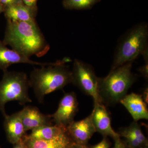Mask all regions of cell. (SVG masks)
<instances>
[{
	"instance_id": "13",
	"label": "cell",
	"mask_w": 148,
	"mask_h": 148,
	"mask_svg": "<svg viewBox=\"0 0 148 148\" xmlns=\"http://www.w3.org/2000/svg\"><path fill=\"white\" fill-rule=\"evenodd\" d=\"M53 63H40L32 61L29 57L0 45V68L4 71H7L9 66L14 64H26L45 66H49Z\"/></svg>"
},
{
	"instance_id": "26",
	"label": "cell",
	"mask_w": 148,
	"mask_h": 148,
	"mask_svg": "<svg viewBox=\"0 0 148 148\" xmlns=\"http://www.w3.org/2000/svg\"><path fill=\"white\" fill-rule=\"evenodd\" d=\"M145 92H144V95H143V99L144 100V101L146 103H148V101H147V100L148 98V88H146L145 90L144 91Z\"/></svg>"
},
{
	"instance_id": "19",
	"label": "cell",
	"mask_w": 148,
	"mask_h": 148,
	"mask_svg": "<svg viewBox=\"0 0 148 148\" xmlns=\"http://www.w3.org/2000/svg\"><path fill=\"white\" fill-rule=\"evenodd\" d=\"M148 49H146L143 52L142 55H143L144 57V60L145 61V64L140 67L139 69V71L142 74L144 77L146 79H148Z\"/></svg>"
},
{
	"instance_id": "9",
	"label": "cell",
	"mask_w": 148,
	"mask_h": 148,
	"mask_svg": "<svg viewBox=\"0 0 148 148\" xmlns=\"http://www.w3.org/2000/svg\"><path fill=\"white\" fill-rule=\"evenodd\" d=\"M94 103V108L91 115L96 132L101 133L104 137H110L114 140L119 138V134L112 127L110 117L106 107L103 103Z\"/></svg>"
},
{
	"instance_id": "2",
	"label": "cell",
	"mask_w": 148,
	"mask_h": 148,
	"mask_svg": "<svg viewBox=\"0 0 148 148\" xmlns=\"http://www.w3.org/2000/svg\"><path fill=\"white\" fill-rule=\"evenodd\" d=\"M71 61L65 57L49 66L35 68L29 78L30 87L40 103H43L46 95L64 88L72 83V72L66 65Z\"/></svg>"
},
{
	"instance_id": "6",
	"label": "cell",
	"mask_w": 148,
	"mask_h": 148,
	"mask_svg": "<svg viewBox=\"0 0 148 148\" xmlns=\"http://www.w3.org/2000/svg\"><path fill=\"white\" fill-rule=\"evenodd\" d=\"M72 72V83L83 92L91 96L94 103H102L98 90V77L92 66L75 59Z\"/></svg>"
},
{
	"instance_id": "27",
	"label": "cell",
	"mask_w": 148,
	"mask_h": 148,
	"mask_svg": "<svg viewBox=\"0 0 148 148\" xmlns=\"http://www.w3.org/2000/svg\"><path fill=\"white\" fill-rule=\"evenodd\" d=\"M5 8L0 3V13H1L3 10H5Z\"/></svg>"
},
{
	"instance_id": "25",
	"label": "cell",
	"mask_w": 148,
	"mask_h": 148,
	"mask_svg": "<svg viewBox=\"0 0 148 148\" xmlns=\"http://www.w3.org/2000/svg\"><path fill=\"white\" fill-rule=\"evenodd\" d=\"M13 148H27L23 143V140H21L20 142L14 144Z\"/></svg>"
},
{
	"instance_id": "29",
	"label": "cell",
	"mask_w": 148,
	"mask_h": 148,
	"mask_svg": "<svg viewBox=\"0 0 148 148\" xmlns=\"http://www.w3.org/2000/svg\"></svg>"
},
{
	"instance_id": "3",
	"label": "cell",
	"mask_w": 148,
	"mask_h": 148,
	"mask_svg": "<svg viewBox=\"0 0 148 148\" xmlns=\"http://www.w3.org/2000/svg\"><path fill=\"white\" fill-rule=\"evenodd\" d=\"M133 62H127L111 70L105 77L98 78V93L102 103L116 104L126 95L136 79L131 71Z\"/></svg>"
},
{
	"instance_id": "12",
	"label": "cell",
	"mask_w": 148,
	"mask_h": 148,
	"mask_svg": "<svg viewBox=\"0 0 148 148\" xmlns=\"http://www.w3.org/2000/svg\"><path fill=\"white\" fill-rule=\"evenodd\" d=\"M22 140L27 148H69L74 143L66 130L50 140H36L24 136Z\"/></svg>"
},
{
	"instance_id": "5",
	"label": "cell",
	"mask_w": 148,
	"mask_h": 148,
	"mask_svg": "<svg viewBox=\"0 0 148 148\" xmlns=\"http://www.w3.org/2000/svg\"><path fill=\"white\" fill-rule=\"evenodd\" d=\"M5 73L0 82V111L4 117L6 115L5 106L7 103L16 101L21 105L31 103L29 97V80L23 72H8Z\"/></svg>"
},
{
	"instance_id": "16",
	"label": "cell",
	"mask_w": 148,
	"mask_h": 148,
	"mask_svg": "<svg viewBox=\"0 0 148 148\" xmlns=\"http://www.w3.org/2000/svg\"><path fill=\"white\" fill-rule=\"evenodd\" d=\"M5 13L8 20L12 21L36 22L37 8L30 7L23 3L5 8Z\"/></svg>"
},
{
	"instance_id": "7",
	"label": "cell",
	"mask_w": 148,
	"mask_h": 148,
	"mask_svg": "<svg viewBox=\"0 0 148 148\" xmlns=\"http://www.w3.org/2000/svg\"><path fill=\"white\" fill-rule=\"evenodd\" d=\"M78 110V103L74 92L65 93L61 98L57 110L51 115L55 125L66 127L74 121Z\"/></svg>"
},
{
	"instance_id": "28",
	"label": "cell",
	"mask_w": 148,
	"mask_h": 148,
	"mask_svg": "<svg viewBox=\"0 0 148 148\" xmlns=\"http://www.w3.org/2000/svg\"><path fill=\"white\" fill-rule=\"evenodd\" d=\"M141 148H148V143L143 146V147H142Z\"/></svg>"
},
{
	"instance_id": "11",
	"label": "cell",
	"mask_w": 148,
	"mask_h": 148,
	"mask_svg": "<svg viewBox=\"0 0 148 148\" xmlns=\"http://www.w3.org/2000/svg\"><path fill=\"white\" fill-rule=\"evenodd\" d=\"M119 102L125 107L134 121L148 119L147 108L142 95L135 93L126 94Z\"/></svg>"
},
{
	"instance_id": "15",
	"label": "cell",
	"mask_w": 148,
	"mask_h": 148,
	"mask_svg": "<svg viewBox=\"0 0 148 148\" xmlns=\"http://www.w3.org/2000/svg\"><path fill=\"white\" fill-rule=\"evenodd\" d=\"M118 134L120 137L125 138V143L131 148H141L148 143L147 139L137 121H134L129 126L121 129Z\"/></svg>"
},
{
	"instance_id": "18",
	"label": "cell",
	"mask_w": 148,
	"mask_h": 148,
	"mask_svg": "<svg viewBox=\"0 0 148 148\" xmlns=\"http://www.w3.org/2000/svg\"><path fill=\"white\" fill-rule=\"evenodd\" d=\"M101 0H63L62 5L67 10H86L91 9Z\"/></svg>"
},
{
	"instance_id": "17",
	"label": "cell",
	"mask_w": 148,
	"mask_h": 148,
	"mask_svg": "<svg viewBox=\"0 0 148 148\" xmlns=\"http://www.w3.org/2000/svg\"><path fill=\"white\" fill-rule=\"evenodd\" d=\"M66 130V127L56 125H46L33 130L31 134L28 137L36 140H50Z\"/></svg>"
},
{
	"instance_id": "1",
	"label": "cell",
	"mask_w": 148,
	"mask_h": 148,
	"mask_svg": "<svg viewBox=\"0 0 148 148\" xmlns=\"http://www.w3.org/2000/svg\"><path fill=\"white\" fill-rule=\"evenodd\" d=\"M4 42L29 58L33 55L43 56L50 49L36 22L8 20Z\"/></svg>"
},
{
	"instance_id": "21",
	"label": "cell",
	"mask_w": 148,
	"mask_h": 148,
	"mask_svg": "<svg viewBox=\"0 0 148 148\" xmlns=\"http://www.w3.org/2000/svg\"><path fill=\"white\" fill-rule=\"evenodd\" d=\"M21 3H23L22 0H0V3L5 8Z\"/></svg>"
},
{
	"instance_id": "10",
	"label": "cell",
	"mask_w": 148,
	"mask_h": 148,
	"mask_svg": "<svg viewBox=\"0 0 148 148\" xmlns=\"http://www.w3.org/2000/svg\"><path fill=\"white\" fill-rule=\"evenodd\" d=\"M26 131L53 125L51 115H46L34 106H25L18 112Z\"/></svg>"
},
{
	"instance_id": "23",
	"label": "cell",
	"mask_w": 148,
	"mask_h": 148,
	"mask_svg": "<svg viewBox=\"0 0 148 148\" xmlns=\"http://www.w3.org/2000/svg\"><path fill=\"white\" fill-rule=\"evenodd\" d=\"M22 1L25 5L30 7L37 8V0H22Z\"/></svg>"
},
{
	"instance_id": "24",
	"label": "cell",
	"mask_w": 148,
	"mask_h": 148,
	"mask_svg": "<svg viewBox=\"0 0 148 148\" xmlns=\"http://www.w3.org/2000/svg\"><path fill=\"white\" fill-rule=\"evenodd\" d=\"M69 148H88L86 145H81L74 143Z\"/></svg>"
},
{
	"instance_id": "8",
	"label": "cell",
	"mask_w": 148,
	"mask_h": 148,
	"mask_svg": "<svg viewBox=\"0 0 148 148\" xmlns=\"http://www.w3.org/2000/svg\"><path fill=\"white\" fill-rule=\"evenodd\" d=\"M66 131L74 143L86 145L96 132L92 115L79 121H74L66 127Z\"/></svg>"
},
{
	"instance_id": "14",
	"label": "cell",
	"mask_w": 148,
	"mask_h": 148,
	"mask_svg": "<svg viewBox=\"0 0 148 148\" xmlns=\"http://www.w3.org/2000/svg\"><path fill=\"white\" fill-rule=\"evenodd\" d=\"M4 127L8 140L12 144L18 143L24 136L25 128L18 112L4 116Z\"/></svg>"
},
{
	"instance_id": "20",
	"label": "cell",
	"mask_w": 148,
	"mask_h": 148,
	"mask_svg": "<svg viewBox=\"0 0 148 148\" xmlns=\"http://www.w3.org/2000/svg\"><path fill=\"white\" fill-rule=\"evenodd\" d=\"M111 144L107 137H104L103 140L95 145L92 146L90 148H110Z\"/></svg>"
},
{
	"instance_id": "22",
	"label": "cell",
	"mask_w": 148,
	"mask_h": 148,
	"mask_svg": "<svg viewBox=\"0 0 148 148\" xmlns=\"http://www.w3.org/2000/svg\"><path fill=\"white\" fill-rule=\"evenodd\" d=\"M114 148H131L126 145L125 142L121 140L120 137L114 139Z\"/></svg>"
},
{
	"instance_id": "4",
	"label": "cell",
	"mask_w": 148,
	"mask_h": 148,
	"mask_svg": "<svg viewBox=\"0 0 148 148\" xmlns=\"http://www.w3.org/2000/svg\"><path fill=\"white\" fill-rule=\"evenodd\" d=\"M148 40L147 23H139L128 30L120 40L111 70L127 62L134 61L148 48Z\"/></svg>"
}]
</instances>
